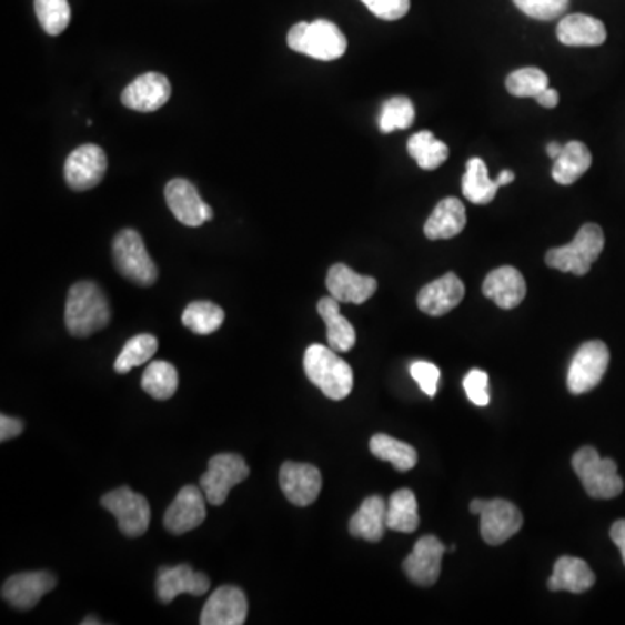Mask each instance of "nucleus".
I'll list each match as a JSON object with an SVG mask.
<instances>
[{
  "mask_svg": "<svg viewBox=\"0 0 625 625\" xmlns=\"http://www.w3.org/2000/svg\"><path fill=\"white\" fill-rule=\"evenodd\" d=\"M411 375L417 381L423 393H426L431 399L436 395L440 377H442L438 366L430 362H414L411 365Z\"/></svg>",
  "mask_w": 625,
  "mask_h": 625,
  "instance_id": "41",
  "label": "nucleus"
},
{
  "mask_svg": "<svg viewBox=\"0 0 625 625\" xmlns=\"http://www.w3.org/2000/svg\"><path fill=\"white\" fill-rule=\"evenodd\" d=\"M386 525L390 530L412 534L419 526L417 498L409 488H400L387 501Z\"/></svg>",
  "mask_w": 625,
  "mask_h": 625,
  "instance_id": "30",
  "label": "nucleus"
},
{
  "mask_svg": "<svg viewBox=\"0 0 625 625\" xmlns=\"http://www.w3.org/2000/svg\"><path fill=\"white\" fill-rule=\"evenodd\" d=\"M110 304L100 285L94 282L73 283L68 291L64 323L73 337H89L110 323Z\"/></svg>",
  "mask_w": 625,
  "mask_h": 625,
  "instance_id": "1",
  "label": "nucleus"
},
{
  "mask_svg": "<svg viewBox=\"0 0 625 625\" xmlns=\"http://www.w3.org/2000/svg\"><path fill=\"white\" fill-rule=\"evenodd\" d=\"M514 181V172L513 171H502L498 174L497 183L498 187H506V184H511Z\"/></svg>",
  "mask_w": 625,
  "mask_h": 625,
  "instance_id": "47",
  "label": "nucleus"
},
{
  "mask_svg": "<svg viewBox=\"0 0 625 625\" xmlns=\"http://www.w3.org/2000/svg\"><path fill=\"white\" fill-rule=\"evenodd\" d=\"M248 597L235 586L215 589L200 615L202 625H242L248 618Z\"/></svg>",
  "mask_w": 625,
  "mask_h": 625,
  "instance_id": "19",
  "label": "nucleus"
},
{
  "mask_svg": "<svg viewBox=\"0 0 625 625\" xmlns=\"http://www.w3.org/2000/svg\"><path fill=\"white\" fill-rule=\"evenodd\" d=\"M609 537L614 541L615 546L621 550L625 565V520H618V522L614 523V526L609 530Z\"/></svg>",
  "mask_w": 625,
  "mask_h": 625,
  "instance_id": "44",
  "label": "nucleus"
},
{
  "mask_svg": "<svg viewBox=\"0 0 625 625\" xmlns=\"http://www.w3.org/2000/svg\"><path fill=\"white\" fill-rule=\"evenodd\" d=\"M57 587V577L49 572H23L12 575L2 586V597L17 609H32Z\"/></svg>",
  "mask_w": 625,
  "mask_h": 625,
  "instance_id": "17",
  "label": "nucleus"
},
{
  "mask_svg": "<svg viewBox=\"0 0 625 625\" xmlns=\"http://www.w3.org/2000/svg\"><path fill=\"white\" fill-rule=\"evenodd\" d=\"M535 100H537V103L541 104V107L554 108L558 107L560 94L558 91H554V89L547 88L544 89V91H542L541 94L535 98Z\"/></svg>",
  "mask_w": 625,
  "mask_h": 625,
  "instance_id": "45",
  "label": "nucleus"
},
{
  "mask_svg": "<svg viewBox=\"0 0 625 625\" xmlns=\"http://www.w3.org/2000/svg\"><path fill=\"white\" fill-rule=\"evenodd\" d=\"M609 365V350L603 341H587L578 347L569 363L568 391L572 395H584L593 391L605 377Z\"/></svg>",
  "mask_w": 625,
  "mask_h": 625,
  "instance_id": "8",
  "label": "nucleus"
},
{
  "mask_svg": "<svg viewBox=\"0 0 625 625\" xmlns=\"http://www.w3.org/2000/svg\"><path fill=\"white\" fill-rule=\"evenodd\" d=\"M178 371L169 362H152L141 379V386L155 400H169L178 391Z\"/></svg>",
  "mask_w": 625,
  "mask_h": 625,
  "instance_id": "33",
  "label": "nucleus"
},
{
  "mask_svg": "<svg viewBox=\"0 0 625 625\" xmlns=\"http://www.w3.org/2000/svg\"><path fill=\"white\" fill-rule=\"evenodd\" d=\"M497 181L491 180L488 168L478 157L467 162L466 174L462 178V193L476 205H485L495 199L498 192Z\"/></svg>",
  "mask_w": 625,
  "mask_h": 625,
  "instance_id": "29",
  "label": "nucleus"
},
{
  "mask_svg": "<svg viewBox=\"0 0 625 625\" xmlns=\"http://www.w3.org/2000/svg\"><path fill=\"white\" fill-rule=\"evenodd\" d=\"M572 466L578 480L593 498H615L624 491V480L618 474L614 458H603L593 446L575 452Z\"/></svg>",
  "mask_w": 625,
  "mask_h": 625,
  "instance_id": "5",
  "label": "nucleus"
},
{
  "mask_svg": "<svg viewBox=\"0 0 625 625\" xmlns=\"http://www.w3.org/2000/svg\"><path fill=\"white\" fill-rule=\"evenodd\" d=\"M101 504L115 516L117 525L125 537H141L150 526V504L129 486L108 492L101 497Z\"/></svg>",
  "mask_w": 625,
  "mask_h": 625,
  "instance_id": "9",
  "label": "nucleus"
},
{
  "mask_svg": "<svg viewBox=\"0 0 625 625\" xmlns=\"http://www.w3.org/2000/svg\"><path fill=\"white\" fill-rule=\"evenodd\" d=\"M165 202L175 220L184 226L199 228L214 218V211L203 202L195 184L181 178L169 181L165 187Z\"/></svg>",
  "mask_w": 625,
  "mask_h": 625,
  "instance_id": "12",
  "label": "nucleus"
},
{
  "mask_svg": "<svg viewBox=\"0 0 625 625\" xmlns=\"http://www.w3.org/2000/svg\"><path fill=\"white\" fill-rule=\"evenodd\" d=\"M470 511L480 514L482 518L480 532L483 541L491 546H501L513 535L518 534L523 526V514L520 513L518 507L504 498H494V501L474 498L470 504Z\"/></svg>",
  "mask_w": 625,
  "mask_h": 625,
  "instance_id": "7",
  "label": "nucleus"
},
{
  "mask_svg": "<svg viewBox=\"0 0 625 625\" xmlns=\"http://www.w3.org/2000/svg\"><path fill=\"white\" fill-rule=\"evenodd\" d=\"M113 261L120 275L141 288H152L159 279V270L148 254L143 239L131 228L120 231L113 240Z\"/></svg>",
  "mask_w": 625,
  "mask_h": 625,
  "instance_id": "6",
  "label": "nucleus"
},
{
  "mask_svg": "<svg viewBox=\"0 0 625 625\" xmlns=\"http://www.w3.org/2000/svg\"><path fill=\"white\" fill-rule=\"evenodd\" d=\"M36 14L48 36L63 33L72 20V9L68 0H36Z\"/></svg>",
  "mask_w": 625,
  "mask_h": 625,
  "instance_id": "37",
  "label": "nucleus"
},
{
  "mask_svg": "<svg viewBox=\"0 0 625 625\" xmlns=\"http://www.w3.org/2000/svg\"><path fill=\"white\" fill-rule=\"evenodd\" d=\"M464 292L466 289L462 280L455 273H446L421 289L417 295L419 310L431 316L446 315L461 304Z\"/></svg>",
  "mask_w": 625,
  "mask_h": 625,
  "instance_id": "20",
  "label": "nucleus"
},
{
  "mask_svg": "<svg viewBox=\"0 0 625 625\" xmlns=\"http://www.w3.org/2000/svg\"><path fill=\"white\" fill-rule=\"evenodd\" d=\"M546 152L547 155L551 157V159H558L560 155H562L563 152V144L556 143V141H553V143L547 144L546 148Z\"/></svg>",
  "mask_w": 625,
  "mask_h": 625,
  "instance_id": "46",
  "label": "nucleus"
},
{
  "mask_svg": "<svg viewBox=\"0 0 625 625\" xmlns=\"http://www.w3.org/2000/svg\"><path fill=\"white\" fill-rule=\"evenodd\" d=\"M280 488L294 506H310L322 491V473L311 464L283 462L280 467Z\"/></svg>",
  "mask_w": 625,
  "mask_h": 625,
  "instance_id": "13",
  "label": "nucleus"
},
{
  "mask_svg": "<svg viewBox=\"0 0 625 625\" xmlns=\"http://www.w3.org/2000/svg\"><path fill=\"white\" fill-rule=\"evenodd\" d=\"M467 215L464 203L454 196H446L431 212L424 224V235L430 240L454 239L466 228Z\"/></svg>",
  "mask_w": 625,
  "mask_h": 625,
  "instance_id": "24",
  "label": "nucleus"
},
{
  "mask_svg": "<svg viewBox=\"0 0 625 625\" xmlns=\"http://www.w3.org/2000/svg\"><path fill=\"white\" fill-rule=\"evenodd\" d=\"M483 294L502 310H513L523 303L526 282L516 268L502 266L491 271L483 282Z\"/></svg>",
  "mask_w": 625,
  "mask_h": 625,
  "instance_id": "22",
  "label": "nucleus"
},
{
  "mask_svg": "<svg viewBox=\"0 0 625 625\" xmlns=\"http://www.w3.org/2000/svg\"><path fill=\"white\" fill-rule=\"evenodd\" d=\"M337 299L323 298L319 301V315L327 327L329 346L337 353H346L356 343V331L350 320L341 315Z\"/></svg>",
  "mask_w": 625,
  "mask_h": 625,
  "instance_id": "27",
  "label": "nucleus"
},
{
  "mask_svg": "<svg viewBox=\"0 0 625 625\" xmlns=\"http://www.w3.org/2000/svg\"><path fill=\"white\" fill-rule=\"evenodd\" d=\"M211 587L208 575L195 572L192 566H162L157 575V596L164 605L174 602L180 594L202 596Z\"/></svg>",
  "mask_w": 625,
  "mask_h": 625,
  "instance_id": "18",
  "label": "nucleus"
},
{
  "mask_svg": "<svg viewBox=\"0 0 625 625\" xmlns=\"http://www.w3.org/2000/svg\"><path fill=\"white\" fill-rule=\"evenodd\" d=\"M560 42L569 48H596L606 40V27L597 18L587 14H568L556 29Z\"/></svg>",
  "mask_w": 625,
  "mask_h": 625,
  "instance_id": "23",
  "label": "nucleus"
},
{
  "mask_svg": "<svg viewBox=\"0 0 625 625\" xmlns=\"http://www.w3.org/2000/svg\"><path fill=\"white\" fill-rule=\"evenodd\" d=\"M591 164L593 155L589 148L582 141H569L563 147L562 155L554 160L553 180L563 187H569L589 171Z\"/></svg>",
  "mask_w": 625,
  "mask_h": 625,
  "instance_id": "28",
  "label": "nucleus"
},
{
  "mask_svg": "<svg viewBox=\"0 0 625 625\" xmlns=\"http://www.w3.org/2000/svg\"><path fill=\"white\" fill-rule=\"evenodd\" d=\"M371 452L381 461L391 462L396 471H411L417 464V452L409 443L391 438L387 434H374Z\"/></svg>",
  "mask_w": 625,
  "mask_h": 625,
  "instance_id": "32",
  "label": "nucleus"
},
{
  "mask_svg": "<svg viewBox=\"0 0 625 625\" xmlns=\"http://www.w3.org/2000/svg\"><path fill=\"white\" fill-rule=\"evenodd\" d=\"M24 424L21 419L9 417V415H0V442L17 438L23 433Z\"/></svg>",
  "mask_w": 625,
  "mask_h": 625,
  "instance_id": "43",
  "label": "nucleus"
},
{
  "mask_svg": "<svg viewBox=\"0 0 625 625\" xmlns=\"http://www.w3.org/2000/svg\"><path fill=\"white\" fill-rule=\"evenodd\" d=\"M327 289L339 303L363 304L377 291V280L359 275L346 264L339 263L329 270Z\"/></svg>",
  "mask_w": 625,
  "mask_h": 625,
  "instance_id": "21",
  "label": "nucleus"
},
{
  "mask_svg": "<svg viewBox=\"0 0 625 625\" xmlns=\"http://www.w3.org/2000/svg\"><path fill=\"white\" fill-rule=\"evenodd\" d=\"M406 150L424 171H434L448 159V147L443 141L436 140L430 131H421L412 135Z\"/></svg>",
  "mask_w": 625,
  "mask_h": 625,
  "instance_id": "31",
  "label": "nucleus"
},
{
  "mask_svg": "<svg viewBox=\"0 0 625 625\" xmlns=\"http://www.w3.org/2000/svg\"><path fill=\"white\" fill-rule=\"evenodd\" d=\"M387 504L381 495H371L362 502L350 522V534L366 542H379L386 532Z\"/></svg>",
  "mask_w": 625,
  "mask_h": 625,
  "instance_id": "26",
  "label": "nucleus"
},
{
  "mask_svg": "<svg viewBox=\"0 0 625 625\" xmlns=\"http://www.w3.org/2000/svg\"><path fill=\"white\" fill-rule=\"evenodd\" d=\"M304 372L327 399L344 400L353 390V371L337 351L322 344H311L304 353Z\"/></svg>",
  "mask_w": 625,
  "mask_h": 625,
  "instance_id": "2",
  "label": "nucleus"
},
{
  "mask_svg": "<svg viewBox=\"0 0 625 625\" xmlns=\"http://www.w3.org/2000/svg\"><path fill=\"white\" fill-rule=\"evenodd\" d=\"M547 88H550V79L538 68H522L510 73L506 79L507 92L516 98H537Z\"/></svg>",
  "mask_w": 625,
  "mask_h": 625,
  "instance_id": "38",
  "label": "nucleus"
},
{
  "mask_svg": "<svg viewBox=\"0 0 625 625\" xmlns=\"http://www.w3.org/2000/svg\"><path fill=\"white\" fill-rule=\"evenodd\" d=\"M159 350V341L155 335L140 334L129 339L125 346L120 351L119 359L115 360L117 374H128L134 366L150 362Z\"/></svg>",
  "mask_w": 625,
  "mask_h": 625,
  "instance_id": "35",
  "label": "nucleus"
},
{
  "mask_svg": "<svg viewBox=\"0 0 625 625\" xmlns=\"http://www.w3.org/2000/svg\"><path fill=\"white\" fill-rule=\"evenodd\" d=\"M288 44L292 51L319 61L339 60L347 49L346 36L337 24L327 20H316L313 23L301 21L294 24L289 30Z\"/></svg>",
  "mask_w": 625,
  "mask_h": 625,
  "instance_id": "3",
  "label": "nucleus"
},
{
  "mask_svg": "<svg viewBox=\"0 0 625 625\" xmlns=\"http://www.w3.org/2000/svg\"><path fill=\"white\" fill-rule=\"evenodd\" d=\"M446 547L434 535H424L415 542L414 551L403 562L409 581L430 587L442 574V558Z\"/></svg>",
  "mask_w": 625,
  "mask_h": 625,
  "instance_id": "14",
  "label": "nucleus"
},
{
  "mask_svg": "<svg viewBox=\"0 0 625 625\" xmlns=\"http://www.w3.org/2000/svg\"><path fill=\"white\" fill-rule=\"evenodd\" d=\"M603 248H605V235L602 228L587 223L578 230L568 245L551 249L546 254V264L563 273L584 276L602 255Z\"/></svg>",
  "mask_w": 625,
  "mask_h": 625,
  "instance_id": "4",
  "label": "nucleus"
},
{
  "mask_svg": "<svg viewBox=\"0 0 625 625\" xmlns=\"http://www.w3.org/2000/svg\"><path fill=\"white\" fill-rule=\"evenodd\" d=\"M594 584H596V575L584 560L562 556L554 563V572L547 582V587L554 593L568 591V593L582 594L589 591Z\"/></svg>",
  "mask_w": 625,
  "mask_h": 625,
  "instance_id": "25",
  "label": "nucleus"
},
{
  "mask_svg": "<svg viewBox=\"0 0 625 625\" xmlns=\"http://www.w3.org/2000/svg\"><path fill=\"white\" fill-rule=\"evenodd\" d=\"M249 466L239 454H218L209 461V467L200 478L203 494L212 506H221L233 486L248 480Z\"/></svg>",
  "mask_w": 625,
  "mask_h": 625,
  "instance_id": "10",
  "label": "nucleus"
},
{
  "mask_svg": "<svg viewBox=\"0 0 625 625\" xmlns=\"http://www.w3.org/2000/svg\"><path fill=\"white\" fill-rule=\"evenodd\" d=\"M89 624H101V622L94 621V617H88L85 618V621H82V625H89Z\"/></svg>",
  "mask_w": 625,
  "mask_h": 625,
  "instance_id": "48",
  "label": "nucleus"
},
{
  "mask_svg": "<svg viewBox=\"0 0 625 625\" xmlns=\"http://www.w3.org/2000/svg\"><path fill=\"white\" fill-rule=\"evenodd\" d=\"M181 320H183L184 327L195 334L209 335L220 331L224 322V311L223 308L211 301H195V303L188 304Z\"/></svg>",
  "mask_w": 625,
  "mask_h": 625,
  "instance_id": "34",
  "label": "nucleus"
},
{
  "mask_svg": "<svg viewBox=\"0 0 625 625\" xmlns=\"http://www.w3.org/2000/svg\"><path fill=\"white\" fill-rule=\"evenodd\" d=\"M464 390H466L467 399L474 405L486 406L491 403V393H488V374L474 369L464 377Z\"/></svg>",
  "mask_w": 625,
  "mask_h": 625,
  "instance_id": "42",
  "label": "nucleus"
},
{
  "mask_svg": "<svg viewBox=\"0 0 625 625\" xmlns=\"http://www.w3.org/2000/svg\"><path fill=\"white\" fill-rule=\"evenodd\" d=\"M362 2L374 17L384 21L402 20L411 9V0H362Z\"/></svg>",
  "mask_w": 625,
  "mask_h": 625,
  "instance_id": "40",
  "label": "nucleus"
},
{
  "mask_svg": "<svg viewBox=\"0 0 625 625\" xmlns=\"http://www.w3.org/2000/svg\"><path fill=\"white\" fill-rule=\"evenodd\" d=\"M415 120V108L409 98L396 97L387 100L383 104L381 115H379V129L383 134L393 131H405L411 128Z\"/></svg>",
  "mask_w": 625,
  "mask_h": 625,
  "instance_id": "36",
  "label": "nucleus"
},
{
  "mask_svg": "<svg viewBox=\"0 0 625 625\" xmlns=\"http://www.w3.org/2000/svg\"><path fill=\"white\" fill-rule=\"evenodd\" d=\"M172 88L168 77L148 72L138 77L122 92V104L134 112L152 113L160 110L171 98Z\"/></svg>",
  "mask_w": 625,
  "mask_h": 625,
  "instance_id": "15",
  "label": "nucleus"
},
{
  "mask_svg": "<svg viewBox=\"0 0 625 625\" xmlns=\"http://www.w3.org/2000/svg\"><path fill=\"white\" fill-rule=\"evenodd\" d=\"M107 169L108 159L103 148L92 143L82 144L68 155L64 178L68 187L75 192H88L103 181Z\"/></svg>",
  "mask_w": 625,
  "mask_h": 625,
  "instance_id": "11",
  "label": "nucleus"
},
{
  "mask_svg": "<svg viewBox=\"0 0 625 625\" xmlns=\"http://www.w3.org/2000/svg\"><path fill=\"white\" fill-rule=\"evenodd\" d=\"M520 11L534 20L553 21L563 17L569 0H513Z\"/></svg>",
  "mask_w": 625,
  "mask_h": 625,
  "instance_id": "39",
  "label": "nucleus"
},
{
  "mask_svg": "<svg viewBox=\"0 0 625 625\" xmlns=\"http://www.w3.org/2000/svg\"><path fill=\"white\" fill-rule=\"evenodd\" d=\"M205 494L195 485H187L175 495L164 514V526L172 535H183L202 525L205 520Z\"/></svg>",
  "mask_w": 625,
  "mask_h": 625,
  "instance_id": "16",
  "label": "nucleus"
}]
</instances>
